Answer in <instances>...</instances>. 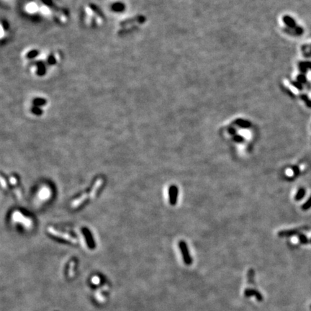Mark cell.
Listing matches in <instances>:
<instances>
[{
	"instance_id": "obj_21",
	"label": "cell",
	"mask_w": 311,
	"mask_h": 311,
	"mask_svg": "<svg viewBox=\"0 0 311 311\" xmlns=\"http://www.w3.org/2000/svg\"><path fill=\"white\" fill-rule=\"evenodd\" d=\"M10 182L12 183V184H16V182H17V180H16V179H15V177H11L10 178Z\"/></svg>"
},
{
	"instance_id": "obj_2",
	"label": "cell",
	"mask_w": 311,
	"mask_h": 311,
	"mask_svg": "<svg viewBox=\"0 0 311 311\" xmlns=\"http://www.w3.org/2000/svg\"><path fill=\"white\" fill-rule=\"evenodd\" d=\"M84 17L86 24L91 27L100 26L104 22L102 13L98 6L92 4L85 6L84 10Z\"/></svg>"
},
{
	"instance_id": "obj_22",
	"label": "cell",
	"mask_w": 311,
	"mask_h": 311,
	"mask_svg": "<svg viewBox=\"0 0 311 311\" xmlns=\"http://www.w3.org/2000/svg\"><path fill=\"white\" fill-rule=\"evenodd\" d=\"M15 192H16V194H17V196H18V197H20V196H21V194H20V192H19V189H15Z\"/></svg>"
},
{
	"instance_id": "obj_20",
	"label": "cell",
	"mask_w": 311,
	"mask_h": 311,
	"mask_svg": "<svg viewBox=\"0 0 311 311\" xmlns=\"http://www.w3.org/2000/svg\"><path fill=\"white\" fill-rule=\"evenodd\" d=\"M42 193L43 194V195H41L43 197H45L46 196L49 195V191H48V190H45V189H43V190L41 192V194Z\"/></svg>"
},
{
	"instance_id": "obj_11",
	"label": "cell",
	"mask_w": 311,
	"mask_h": 311,
	"mask_svg": "<svg viewBox=\"0 0 311 311\" xmlns=\"http://www.w3.org/2000/svg\"><path fill=\"white\" fill-rule=\"evenodd\" d=\"M298 232V230L295 229V230H290V231H281L278 233V235L279 237H287L292 236L293 235L297 234Z\"/></svg>"
},
{
	"instance_id": "obj_14",
	"label": "cell",
	"mask_w": 311,
	"mask_h": 311,
	"mask_svg": "<svg viewBox=\"0 0 311 311\" xmlns=\"http://www.w3.org/2000/svg\"><path fill=\"white\" fill-rule=\"evenodd\" d=\"M310 207H311V197L303 205L302 208H303V209H304V210H306V209H308L309 208H310Z\"/></svg>"
},
{
	"instance_id": "obj_16",
	"label": "cell",
	"mask_w": 311,
	"mask_h": 311,
	"mask_svg": "<svg viewBox=\"0 0 311 311\" xmlns=\"http://www.w3.org/2000/svg\"><path fill=\"white\" fill-rule=\"evenodd\" d=\"M84 233H85L86 235H87V240H88V242H89V246H93V242H92V239H91V237H90L89 233L88 232L87 230H84Z\"/></svg>"
},
{
	"instance_id": "obj_8",
	"label": "cell",
	"mask_w": 311,
	"mask_h": 311,
	"mask_svg": "<svg viewBox=\"0 0 311 311\" xmlns=\"http://www.w3.org/2000/svg\"><path fill=\"white\" fill-rule=\"evenodd\" d=\"M102 184H103V179L102 178H99L97 179L95 183H94L93 185V187H92L91 192H90L89 193V199L91 200L94 199V198L96 197L97 193L98 192L99 189H100V187H102Z\"/></svg>"
},
{
	"instance_id": "obj_19",
	"label": "cell",
	"mask_w": 311,
	"mask_h": 311,
	"mask_svg": "<svg viewBox=\"0 0 311 311\" xmlns=\"http://www.w3.org/2000/svg\"><path fill=\"white\" fill-rule=\"evenodd\" d=\"M1 183H2V186L3 188H6L7 187V185H6V182L4 181V178L1 176Z\"/></svg>"
},
{
	"instance_id": "obj_4",
	"label": "cell",
	"mask_w": 311,
	"mask_h": 311,
	"mask_svg": "<svg viewBox=\"0 0 311 311\" xmlns=\"http://www.w3.org/2000/svg\"><path fill=\"white\" fill-rule=\"evenodd\" d=\"M48 232L50 234L54 235V236L61 238V239L67 240V241H70L71 243H74V244H76L77 243V240L75 239V238L72 237L71 235L68 234V233H63V232H61V231H59L58 230H56V229H55L54 227H51V226L48 227Z\"/></svg>"
},
{
	"instance_id": "obj_10",
	"label": "cell",
	"mask_w": 311,
	"mask_h": 311,
	"mask_svg": "<svg viewBox=\"0 0 311 311\" xmlns=\"http://www.w3.org/2000/svg\"><path fill=\"white\" fill-rule=\"evenodd\" d=\"M234 124L244 129L250 128L251 126V123L248 120H244V119H237L234 121Z\"/></svg>"
},
{
	"instance_id": "obj_12",
	"label": "cell",
	"mask_w": 311,
	"mask_h": 311,
	"mask_svg": "<svg viewBox=\"0 0 311 311\" xmlns=\"http://www.w3.org/2000/svg\"><path fill=\"white\" fill-rule=\"evenodd\" d=\"M305 189H303V188L300 189L299 190L297 191L296 195H295V200L298 201V200H300L303 199L304 196H305Z\"/></svg>"
},
{
	"instance_id": "obj_9",
	"label": "cell",
	"mask_w": 311,
	"mask_h": 311,
	"mask_svg": "<svg viewBox=\"0 0 311 311\" xmlns=\"http://www.w3.org/2000/svg\"><path fill=\"white\" fill-rule=\"evenodd\" d=\"M88 199H89V194L84 193L83 195H81L80 196V197L76 198V200H73L71 204V207L72 208H76V207L80 206L81 205H82L84 202Z\"/></svg>"
},
{
	"instance_id": "obj_6",
	"label": "cell",
	"mask_w": 311,
	"mask_h": 311,
	"mask_svg": "<svg viewBox=\"0 0 311 311\" xmlns=\"http://www.w3.org/2000/svg\"><path fill=\"white\" fill-rule=\"evenodd\" d=\"M300 54L305 59H311V40L305 42L300 47Z\"/></svg>"
},
{
	"instance_id": "obj_17",
	"label": "cell",
	"mask_w": 311,
	"mask_h": 311,
	"mask_svg": "<svg viewBox=\"0 0 311 311\" xmlns=\"http://www.w3.org/2000/svg\"><path fill=\"white\" fill-rule=\"evenodd\" d=\"M228 133L230 134V135H232L234 136L235 135H236V130H235L234 127H229L228 130Z\"/></svg>"
},
{
	"instance_id": "obj_18",
	"label": "cell",
	"mask_w": 311,
	"mask_h": 311,
	"mask_svg": "<svg viewBox=\"0 0 311 311\" xmlns=\"http://www.w3.org/2000/svg\"><path fill=\"white\" fill-rule=\"evenodd\" d=\"M292 172L295 175H298L300 174V169L297 166H295L294 168H292Z\"/></svg>"
},
{
	"instance_id": "obj_15",
	"label": "cell",
	"mask_w": 311,
	"mask_h": 311,
	"mask_svg": "<svg viewBox=\"0 0 311 311\" xmlns=\"http://www.w3.org/2000/svg\"><path fill=\"white\" fill-rule=\"evenodd\" d=\"M298 239H299V240H300V241L301 243H303V244H307V243H308V239H307V237H306L305 235H303V234L299 235Z\"/></svg>"
},
{
	"instance_id": "obj_1",
	"label": "cell",
	"mask_w": 311,
	"mask_h": 311,
	"mask_svg": "<svg viewBox=\"0 0 311 311\" xmlns=\"http://www.w3.org/2000/svg\"><path fill=\"white\" fill-rule=\"evenodd\" d=\"M279 25L284 33L292 37H300L305 33L306 28L300 19L295 15L287 13L279 19Z\"/></svg>"
},
{
	"instance_id": "obj_5",
	"label": "cell",
	"mask_w": 311,
	"mask_h": 311,
	"mask_svg": "<svg viewBox=\"0 0 311 311\" xmlns=\"http://www.w3.org/2000/svg\"><path fill=\"white\" fill-rule=\"evenodd\" d=\"M179 248L181 253H182L184 263L187 265H190L192 263V259L191 256L189 254L188 246H187L186 242L184 241H180L179 242Z\"/></svg>"
},
{
	"instance_id": "obj_7",
	"label": "cell",
	"mask_w": 311,
	"mask_h": 311,
	"mask_svg": "<svg viewBox=\"0 0 311 311\" xmlns=\"http://www.w3.org/2000/svg\"><path fill=\"white\" fill-rule=\"evenodd\" d=\"M178 187L175 185H171L169 189V203L171 205H175L177 202L178 198Z\"/></svg>"
},
{
	"instance_id": "obj_13",
	"label": "cell",
	"mask_w": 311,
	"mask_h": 311,
	"mask_svg": "<svg viewBox=\"0 0 311 311\" xmlns=\"http://www.w3.org/2000/svg\"><path fill=\"white\" fill-rule=\"evenodd\" d=\"M233 140H234L235 142H236V143H243L245 141V138L243 137L242 136L237 135V134L233 136Z\"/></svg>"
},
{
	"instance_id": "obj_3",
	"label": "cell",
	"mask_w": 311,
	"mask_h": 311,
	"mask_svg": "<svg viewBox=\"0 0 311 311\" xmlns=\"http://www.w3.org/2000/svg\"><path fill=\"white\" fill-rule=\"evenodd\" d=\"M144 22V17H137L132 19H126L120 25V30L121 31H127L135 27L138 24H141Z\"/></svg>"
}]
</instances>
